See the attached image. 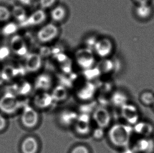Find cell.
Instances as JSON below:
<instances>
[{"mask_svg": "<svg viewBox=\"0 0 154 153\" xmlns=\"http://www.w3.org/2000/svg\"><path fill=\"white\" fill-rule=\"evenodd\" d=\"M129 135V131L127 128L121 124L112 126L109 133L110 141L115 145L119 147H123L128 144Z\"/></svg>", "mask_w": 154, "mask_h": 153, "instance_id": "cell-1", "label": "cell"}, {"mask_svg": "<svg viewBox=\"0 0 154 153\" xmlns=\"http://www.w3.org/2000/svg\"><path fill=\"white\" fill-rule=\"evenodd\" d=\"M21 104L14 93L8 92L0 99V110L6 114H13L19 109Z\"/></svg>", "mask_w": 154, "mask_h": 153, "instance_id": "cell-2", "label": "cell"}, {"mask_svg": "<svg viewBox=\"0 0 154 153\" xmlns=\"http://www.w3.org/2000/svg\"><path fill=\"white\" fill-rule=\"evenodd\" d=\"M59 34V28L54 23H48L43 25L38 31L36 38L40 43L47 44L53 41Z\"/></svg>", "mask_w": 154, "mask_h": 153, "instance_id": "cell-3", "label": "cell"}, {"mask_svg": "<svg viewBox=\"0 0 154 153\" xmlns=\"http://www.w3.org/2000/svg\"><path fill=\"white\" fill-rule=\"evenodd\" d=\"M75 60L79 66L85 69L90 68L95 62L94 55L87 48L79 50L75 54Z\"/></svg>", "mask_w": 154, "mask_h": 153, "instance_id": "cell-4", "label": "cell"}, {"mask_svg": "<svg viewBox=\"0 0 154 153\" xmlns=\"http://www.w3.org/2000/svg\"><path fill=\"white\" fill-rule=\"evenodd\" d=\"M94 52L101 58H106L110 55L113 50L112 41L108 38H102L95 41Z\"/></svg>", "mask_w": 154, "mask_h": 153, "instance_id": "cell-5", "label": "cell"}, {"mask_svg": "<svg viewBox=\"0 0 154 153\" xmlns=\"http://www.w3.org/2000/svg\"><path fill=\"white\" fill-rule=\"evenodd\" d=\"M46 17L45 11L40 8L34 11L29 16H27L25 21L20 23V25L22 27L38 26L44 23L46 21Z\"/></svg>", "mask_w": 154, "mask_h": 153, "instance_id": "cell-6", "label": "cell"}, {"mask_svg": "<svg viewBox=\"0 0 154 153\" xmlns=\"http://www.w3.org/2000/svg\"><path fill=\"white\" fill-rule=\"evenodd\" d=\"M21 118V122L24 126L27 128H32L38 124V115L34 109L26 106L23 109Z\"/></svg>", "mask_w": 154, "mask_h": 153, "instance_id": "cell-7", "label": "cell"}, {"mask_svg": "<svg viewBox=\"0 0 154 153\" xmlns=\"http://www.w3.org/2000/svg\"><path fill=\"white\" fill-rule=\"evenodd\" d=\"M10 48L17 56L23 57L27 55V46L21 36H13L11 40Z\"/></svg>", "mask_w": 154, "mask_h": 153, "instance_id": "cell-8", "label": "cell"}, {"mask_svg": "<svg viewBox=\"0 0 154 153\" xmlns=\"http://www.w3.org/2000/svg\"><path fill=\"white\" fill-rule=\"evenodd\" d=\"M42 58L38 54H27L25 59V68L29 72H35L42 66Z\"/></svg>", "mask_w": 154, "mask_h": 153, "instance_id": "cell-9", "label": "cell"}, {"mask_svg": "<svg viewBox=\"0 0 154 153\" xmlns=\"http://www.w3.org/2000/svg\"><path fill=\"white\" fill-rule=\"evenodd\" d=\"M94 119L100 128H103L109 124L110 115L105 109L98 108L94 113Z\"/></svg>", "mask_w": 154, "mask_h": 153, "instance_id": "cell-10", "label": "cell"}, {"mask_svg": "<svg viewBox=\"0 0 154 153\" xmlns=\"http://www.w3.org/2000/svg\"><path fill=\"white\" fill-rule=\"evenodd\" d=\"M38 148V141L33 137L25 138L22 143L21 150L23 153H36Z\"/></svg>", "mask_w": 154, "mask_h": 153, "instance_id": "cell-11", "label": "cell"}, {"mask_svg": "<svg viewBox=\"0 0 154 153\" xmlns=\"http://www.w3.org/2000/svg\"><path fill=\"white\" fill-rule=\"evenodd\" d=\"M67 15V10L64 6L57 5L53 7L50 12L52 21L55 23L61 22L64 20Z\"/></svg>", "mask_w": 154, "mask_h": 153, "instance_id": "cell-12", "label": "cell"}, {"mask_svg": "<svg viewBox=\"0 0 154 153\" xmlns=\"http://www.w3.org/2000/svg\"><path fill=\"white\" fill-rule=\"evenodd\" d=\"M124 116L131 123L135 122L138 119V112L134 106H125L123 110Z\"/></svg>", "mask_w": 154, "mask_h": 153, "instance_id": "cell-13", "label": "cell"}, {"mask_svg": "<svg viewBox=\"0 0 154 153\" xmlns=\"http://www.w3.org/2000/svg\"><path fill=\"white\" fill-rule=\"evenodd\" d=\"M11 14L12 15L19 23H21L25 21L27 15L25 9L20 5H15L13 7Z\"/></svg>", "mask_w": 154, "mask_h": 153, "instance_id": "cell-14", "label": "cell"}, {"mask_svg": "<svg viewBox=\"0 0 154 153\" xmlns=\"http://www.w3.org/2000/svg\"><path fill=\"white\" fill-rule=\"evenodd\" d=\"M15 69L13 66L8 65L3 69L0 74V77L4 80L9 81L16 76Z\"/></svg>", "mask_w": 154, "mask_h": 153, "instance_id": "cell-15", "label": "cell"}, {"mask_svg": "<svg viewBox=\"0 0 154 153\" xmlns=\"http://www.w3.org/2000/svg\"><path fill=\"white\" fill-rule=\"evenodd\" d=\"M152 8L148 3L140 4L136 8V12L138 16L140 18H146L149 16L151 13Z\"/></svg>", "mask_w": 154, "mask_h": 153, "instance_id": "cell-16", "label": "cell"}, {"mask_svg": "<svg viewBox=\"0 0 154 153\" xmlns=\"http://www.w3.org/2000/svg\"><path fill=\"white\" fill-rule=\"evenodd\" d=\"M18 29V26L14 22L7 23L2 28V33L4 36H8L14 34Z\"/></svg>", "mask_w": 154, "mask_h": 153, "instance_id": "cell-17", "label": "cell"}, {"mask_svg": "<svg viewBox=\"0 0 154 153\" xmlns=\"http://www.w3.org/2000/svg\"><path fill=\"white\" fill-rule=\"evenodd\" d=\"M138 147L140 151L143 152H149L153 147L152 141L147 140H143L140 141L138 144Z\"/></svg>", "mask_w": 154, "mask_h": 153, "instance_id": "cell-18", "label": "cell"}, {"mask_svg": "<svg viewBox=\"0 0 154 153\" xmlns=\"http://www.w3.org/2000/svg\"><path fill=\"white\" fill-rule=\"evenodd\" d=\"M137 129L138 132L144 135L150 134L152 130V127L150 125V124L146 123H140L138 124Z\"/></svg>", "mask_w": 154, "mask_h": 153, "instance_id": "cell-19", "label": "cell"}, {"mask_svg": "<svg viewBox=\"0 0 154 153\" xmlns=\"http://www.w3.org/2000/svg\"><path fill=\"white\" fill-rule=\"evenodd\" d=\"M89 128L90 126L88 125V120H83L82 118L81 120H79L77 125V129L79 132L85 134L88 131Z\"/></svg>", "mask_w": 154, "mask_h": 153, "instance_id": "cell-20", "label": "cell"}, {"mask_svg": "<svg viewBox=\"0 0 154 153\" xmlns=\"http://www.w3.org/2000/svg\"><path fill=\"white\" fill-rule=\"evenodd\" d=\"M11 13L6 6L0 5V22L8 21L10 18Z\"/></svg>", "mask_w": 154, "mask_h": 153, "instance_id": "cell-21", "label": "cell"}, {"mask_svg": "<svg viewBox=\"0 0 154 153\" xmlns=\"http://www.w3.org/2000/svg\"><path fill=\"white\" fill-rule=\"evenodd\" d=\"M50 77L47 75H42L38 76L37 80V85L40 87H43L45 86H48L50 85Z\"/></svg>", "mask_w": 154, "mask_h": 153, "instance_id": "cell-22", "label": "cell"}, {"mask_svg": "<svg viewBox=\"0 0 154 153\" xmlns=\"http://www.w3.org/2000/svg\"><path fill=\"white\" fill-rule=\"evenodd\" d=\"M57 0H39L40 8L46 10L48 8H52L55 5Z\"/></svg>", "mask_w": 154, "mask_h": 153, "instance_id": "cell-23", "label": "cell"}, {"mask_svg": "<svg viewBox=\"0 0 154 153\" xmlns=\"http://www.w3.org/2000/svg\"><path fill=\"white\" fill-rule=\"evenodd\" d=\"M10 48L6 46L0 47V61L5 60L10 55Z\"/></svg>", "mask_w": 154, "mask_h": 153, "instance_id": "cell-24", "label": "cell"}, {"mask_svg": "<svg viewBox=\"0 0 154 153\" xmlns=\"http://www.w3.org/2000/svg\"><path fill=\"white\" fill-rule=\"evenodd\" d=\"M142 100L144 104L150 105L154 103V96L152 93L146 92L142 95Z\"/></svg>", "mask_w": 154, "mask_h": 153, "instance_id": "cell-25", "label": "cell"}, {"mask_svg": "<svg viewBox=\"0 0 154 153\" xmlns=\"http://www.w3.org/2000/svg\"><path fill=\"white\" fill-rule=\"evenodd\" d=\"M71 153H90L88 148L84 145H79L74 147Z\"/></svg>", "mask_w": 154, "mask_h": 153, "instance_id": "cell-26", "label": "cell"}, {"mask_svg": "<svg viewBox=\"0 0 154 153\" xmlns=\"http://www.w3.org/2000/svg\"><path fill=\"white\" fill-rule=\"evenodd\" d=\"M104 130L102 128H97L94 132V136L95 139H101L104 136Z\"/></svg>", "mask_w": 154, "mask_h": 153, "instance_id": "cell-27", "label": "cell"}, {"mask_svg": "<svg viewBox=\"0 0 154 153\" xmlns=\"http://www.w3.org/2000/svg\"><path fill=\"white\" fill-rule=\"evenodd\" d=\"M6 125V120L3 116L0 114V130H3Z\"/></svg>", "mask_w": 154, "mask_h": 153, "instance_id": "cell-28", "label": "cell"}, {"mask_svg": "<svg viewBox=\"0 0 154 153\" xmlns=\"http://www.w3.org/2000/svg\"><path fill=\"white\" fill-rule=\"evenodd\" d=\"M20 1L22 4L27 5V4H29L31 3V0H20Z\"/></svg>", "mask_w": 154, "mask_h": 153, "instance_id": "cell-29", "label": "cell"}, {"mask_svg": "<svg viewBox=\"0 0 154 153\" xmlns=\"http://www.w3.org/2000/svg\"><path fill=\"white\" fill-rule=\"evenodd\" d=\"M136 2L140 4H144V3H147L148 0H135Z\"/></svg>", "mask_w": 154, "mask_h": 153, "instance_id": "cell-30", "label": "cell"}, {"mask_svg": "<svg viewBox=\"0 0 154 153\" xmlns=\"http://www.w3.org/2000/svg\"></svg>", "mask_w": 154, "mask_h": 153, "instance_id": "cell-31", "label": "cell"}]
</instances>
